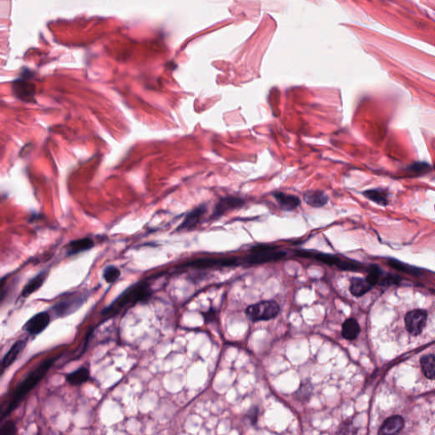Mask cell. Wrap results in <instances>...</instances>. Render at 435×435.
Masks as SVG:
<instances>
[{
  "mask_svg": "<svg viewBox=\"0 0 435 435\" xmlns=\"http://www.w3.org/2000/svg\"><path fill=\"white\" fill-rule=\"evenodd\" d=\"M151 297V290L146 282H140L125 290L113 303L102 312L103 317H113L128 307H131L141 301H146Z\"/></svg>",
  "mask_w": 435,
  "mask_h": 435,
  "instance_id": "obj_1",
  "label": "cell"
},
{
  "mask_svg": "<svg viewBox=\"0 0 435 435\" xmlns=\"http://www.w3.org/2000/svg\"><path fill=\"white\" fill-rule=\"evenodd\" d=\"M55 359H46L45 362H43L39 367L37 368L36 370H34L31 374H29V376L17 387L15 393H13V397L11 399L10 404L6 407V412L4 413L3 416H5L7 413L11 412L15 407L17 406L18 403L25 397L26 394L36 386L37 383L40 382L45 373L49 371Z\"/></svg>",
  "mask_w": 435,
  "mask_h": 435,
  "instance_id": "obj_2",
  "label": "cell"
},
{
  "mask_svg": "<svg viewBox=\"0 0 435 435\" xmlns=\"http://www.w3.org/2000/svg\"><path fill=\"white\" fill-rule=\"evenodd\" d=\"M280 313L277 302L273 300L261 301L247 307L245 314L247 319L253 322L266 321L276 317Z\"/></svg>",
  "mask_w": 435,
  "mask_h": 435,
  "instance_id": "obj_3",
  "label": "cell"
},
{
  "mask_svg": "<svg viewBox=\"0 0 435 435\" xmlns=\"http://www.w3.org/2000/svg\"><path fill=\"white\" fill-rule=\"evenodd\" d=\"M247 262L250 264H265L281 260L286 256V252L277 251V247L270 245H259L250 249Z\"/></svg>",
  "mask_w": 435,
  "mask_h": 435,
  "instance_id": "obj_4",
  "label": "cell"
},
{
  "mask_svg": "<svg viewBox=\"0 0 435 435\" xmlns=\"http://www.w3.org/2000/svg\"><path fill=\"white\" fill-rule=\"evenodd\" d=\"M428 312L425 309H412L404 317V326L411 336L417 337L421 334L427 326Z\"/></svg>",
  "mask_w": 435,
  "mask_h": 435,
  "instance_id": "obj_5",
  "label": "cell"
},
{
  "mask_svg": "<svg viewBox=\"0 0 435 435\" xmlns=\"http://www.w3.org/2000/svg\"><path fill=\"white\" fill-rule=\"evenodd\" d=\"M32 78L33 73L29 69H25L23 71L20 78L13 82V92L17 98L24 101H34L35 85L30 82Z\"/></svg>",
  "mask_w": 435,
  "mask_h": 435,
  "instance_id": "obj_6",
  "label": "cell"
},
{
  "mask_svg": "<svg viewBox=\"0 0 435 435\" xmlns=\"http://www.w3.org/2000/svg\"><path fill=\"white\" fill-rule=\"evenodd\" d=\"M85 300L83 295H70L57 303V305L54 307V312L60 317H63L76 311L82 306Z\"/></svg>",
  "mask_w": 435,
  "mask_h": 435,
  "instance_id": "obj_7",
  "label": "cell"
},
{
  "mask_svg": "<svg viewBox=\"0 0 435 435\" xmlns=\"http://www.w3.org/2000/svg\"><path fill=\"white\" fill-rule=\"evenodd\" d=\"M245 204L244 200L241 197H224L219 200L216 206L214 207V212L212 214L211 219H217L225 215L227 212L241 208Z\"/></svg>",
  "mask_w": 435,
  "mask_h": 435,
  "instance_id": "obj_8",
  "label": "cell"
},
{
  "mask_svg": "<svg viewBox=\"0 0 435 435\" xmlns=\"http://www.w3.org/2000/svg\"><path fill=\"white\" fill-rule=\"evenodd\" d=\"M237 264L236 258H202L184 264L183 267H191L196 269H208L214 267L234 266Z\"/></svg>",
  "mask_w": 435,
  "mask_h": 435,
  "instance_id": "obj_9",
  "label": "cell"
},
{
  "mask_svg": "<svg viewBox=\"0 0 435 435\" xmlns=\"http://www.w3.org/2000/svg\"><path fill=\"white\" fill-rule=\"evenodd\" d=\"M51 317L46 312H40L35 314L26 323L25 330L31 335L41 333L50 324Z\"/></svg>",
  "mask_w": 435,
  "mask_h": 435,
  "instance_id": "obj_10",
  "label": "cell"
},
{
  "mask_svg": "<svg viewBox=\"0 0 435 435\" xmlns=\"http://www.w3.org/2000/svg\"><path fill=\"white\" fill-rule=\"evenodd\" d=\"M206 212H207V206L205 204L200 205L199 207L193 209L186 215L182 223L179 225V227L177 228L178 231L191 230L197 227V225L199 224L202 217L205 214Z\"/></svg>",
  "mask_w": 435,
  "mask_h": 435,
  "instance_id": "obj_11",
  "label": "cell"
},
{
  "mask_svg": "<svg viewBox=\"0 0 435 435\" xmlns=\"http://www.w3.org/2000/svg\"><path fill=\"white\" fill-rule=\"evenodd\" d=\"M404 427V420L400 415L387 418L380 427L378 435H398Z\"/></svg>",
  "mask_w": 435,
  "mask_h": 435,
  "instance_id": "obj_12",
  "label": "cell"
},
{
  "mask_svg": "<svg viewBox=\"0 0 435 435\" xmlns=\"http://www.w3.org/2000/svg\"><path fill=\"white\" fill-rule=\"evenodd\" d=\"M273 196L278 202L281 210L285 212L295 210L300 206V198L294 195H290L283 192H275L273 194Z\"/></svg>",
  "mask_w": 435,
  "mask_h": 435,
  "instance_id": "obj_13",
  "label": "cell"
},
{
  "mask_svg": "<svg viewBox=\"0 0 435 435\" xmlns=\"http://www.w3.org/2000/svg\"><path fill=\"white\" fill-rule=\"evenodd\" d=\"M303 201L313 208H322L328 202V196L321 191H309L303 194Z\"/></svg>",
  "mask_w": 435,
  "mask_h": 435,
  "instance_id": "obj_14",
  "label": "cell"
},
{
  "mask_svg": "<svg viewBox=\"0 0 435 435\" xmlns=\"http://www.w3.org/2000/svg\"><path fill=\"white\" fill-rule=\"evenodd\" d=\"M360 333V326L359 323L354 318L346 320L342 326V336L343 338L353 341L359 337Z\"/></svg>",
  "mask_w": 435,
  "mask_h": 435,
  "instance_id": "obj_15",
  "label": "cell"
},
{
  "mask_svg": "<svg viewBox=\"0 0 435 435\" xmlns=\"http://www.w3.org/2000/svg\"><path fill=\"white\" fill-rule=\"evenodd\" d=\"M94 246H95V242L91 238L85 237V238L78 239L75 241H72L68 244V255L78 254L82 252L91 249Z\"/></svg>",
  "mask_w": 435,
  "mask_h": 435,
  "instance_id": "obj_16",
  "label": "cell"
},
{
  "mask_svg": "<svg viewBox=\"0 0 435 435\" xmlns=\"http://www.w3.org/2000/svg\"><path fill=\"white\" fill-rule=\"evenodd\" d=\"M371 284L368 282L366 279L354 277L351 279L349 291L354 297H361L367 293L371 289Z\"/></svg>",
  "mask_w": 435,
  "mask_h": 435,
  "instance_id": "obj_17",
  "label": "cell"
},
{
  "mask_svg": "<svg viewBox=\"0 0 435 435\" xmlns=\"http://www.w3.org/2000/svg\"><path fill=\"white\" fill-rule=\"evenodd\" d=\"M25 346L26 342L24 341H17V342H15L12 348H10V350L7 352V354L4 357L2 361L3 368L9 367L12 365V363L17 359L18 355L21 354V352L23 350V348H25Z\"/></svg>",
  "mask_w": 435,
  "mask_h": 435,
  "instance_id": "obj_18",
  "label": "cell"
},
{
  "mask_svg": "<svg viewBox=\"0 0 435 435\" xmlns=\"http://www.w3.org/2000/svg\"><path fill=\"white\" fill-rule=\"evenodd\" d=\"M313 391H314V388H313L311 382L309 381H304L301 383L300 387H298V390L296 391L294 394L295 399L297 401L303 403V404H306L311 399Z\"/></svg>",
  "mask_w": 435,
  "mask_h": 435,
  "instance_id": "obj_19",
  "label": "cell"
},
{
  "mask_svg": "<svg viewBox=\"0 0 435 435\" xmlns=\"http://www.w3.org/2000/svg\"><path fill=\"white\" fill-rule=\"evenodd\" d=\"M45 278H46V272H42L37 275L36 277L32 279L31 281H29L23 288L22 292V296L23 298H28L32 293L36 292L37 290L42 286Z\"/></svg>",
  "mask_w": 435,
  "mask_h": 435,
  "instance_id": "obj_20",
  "label": "cell"
},
{
  "mask_svg": "<svg viewBox=\"0 0 435 435\" xmlns=\"http://www.w3.org/2000/svg\"><path fill=\"white\" fill-rule=\"evenodd\" d=\"M421 371L430 380H435V356L432 354L425 355L421 359Z\"/></svg>",
  "mask_w": 435,
  "mask_h": 435,
  "instance_id": "obj_21",
  "label": "cell"
},
{
  "mask_svg": "<svg viewBox=\"0 0 435 435\" xmlns=\"http://www.w3.org/2000/svg\"><path fill=\"white\" fill-rule=\"evenodd\" d=\"M90 377V371L87 368L82 367L79 368V370L73 371L72 373L69 374L68 376V382L71 385L78 386L81 385L87 382L88 379Z\"/></svg>",
  "mask_w": 435,
  "mask_h": 435,
  "instance_id": "obj_22",
  "label": "cell"
},
{
  "mask_svg": "<svg viewBox=\"0 0 435 435\" xmlns=\"http://www.w3.org/2000/svg\"><path fill=\"white\" fill-rule=\"evenodd\" d=\"M357 432H358V428L354 426V422L350 420H348V421H342V423L340 424L336 435H357Z\"/></svg>",
  "mask_w": 435,
  "mask_h": 435,
  "instance_id": "obj_23",
  "label": "cell"
},
{
  "mask_svg": "<svg viewBox=\"0 0 435 435\" xmlns=\"http://www.w3.org/2000/svg\"><path fill=\"white\" fill-rule=\"evenodd\" d=\"M364 195L369 199L378 203L380 205L386 206L387 204V196L381 191L371 190V191H365Z\"/></svg>",
  "mask_w": 435,
  "mask_h": 435,
  "instance_id": "obj_24",
  "label": "cell"
},
{
  "mask_svg": "<svg viewBox=\"0 0 435 435\" xmlns=\"http://www.w3.org/2000/svg\"><path fill=\"white\" fill-rule=\"evenodd\" d=\"M121 275L120 270L115 266H108L103 271V277L107 283H113Z\"/></svg>",
  "mask_w": 435,
  "mask_h": 435,
  "instance_id": "obj_25",
  "label": "cell"
},
{
  "mask_svg": "<svg viewBox=\"0 0 435 435\" xmlns=\"http://www.w3.org/2000/svg\"><path fill=\"white\" fill-rule=\"evenodd\" d=\"M380 275H381V270L378 267L374 265V266H371V269L369 270L366 280L369 283L371 284V286H373L374 285L377 283Z\"/></svg>",
  "mask_w": 435,
  "mask_h": 435,
  "instance_id": "obj_26",
  "label": "cell"
},
{
  "mask_svg": "<svg viewBox=\"0 0 435 435\" xmlns=\"http://www.w3.org/2000/svg\"><path fill=\"white\" fill-rule=\"evenodd\" d=\"M17 431L16 425L14 422L12 421H7L4 424L3 427L1 428V432L0 435H17Z\"/></svg>",
  "mask_w": 435,
  "mask_h": 435,
  "instance_id": "obj_27",
  "label": "cell"
},
{
  "mask_svg": "<svg viewBox=\"0 0 435 435\" xmlns=\"http://www.w3.org/2000/svg\"><path fill=\"white\" fill-rule=\"evenodd\" d=\"M258 415H259V410L257 407H254L253 409L248 411L247 415V421H249L250 423L253 425H256L258 421Z\"/></svg>",
  "mask_w": 435,
  "mask_h": 435,
  "instance_id": "obj_28",
  "label": "cell"
},
{
  "mask_svg": "<svg viewBox=\"0 0 435 435\" xmlns=\"http://www.w3.org/2000/svg\"><path fill=\"white\" fill-rule=\"evenodd\" d=\"M203 318L206 323L212 322L216 318V310L214 309H210L208 311L203 314Z\"/></svg>",
  "mask_w": 435,
  "mask_h": 435,
  "instance_id": "obj_29",
  "label": "cell"
}]
</instances>
